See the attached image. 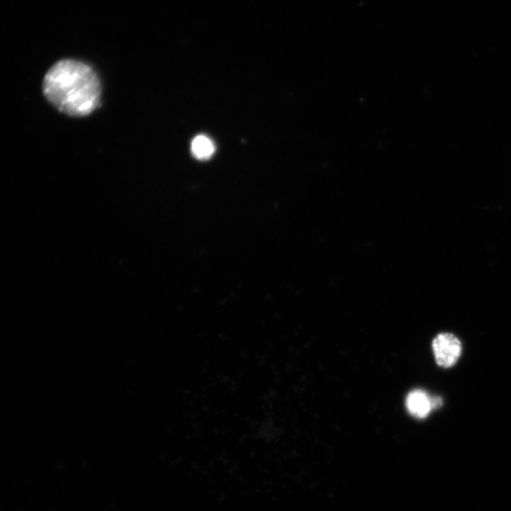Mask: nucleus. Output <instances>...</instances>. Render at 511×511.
<instances>
[{"mask_svg": "<svg viewBox=\"0 0 511 511\" xmlns=\"http://www.w3.org/2000/svg\"><path fill=\"white\" fill-rule=\"evenodd\" d=\"M43 93L60 112L84 117L99 107L101 87L89 65L67 59L49 68L43 81Z\"/></svg>", "mask_w": 511, "mask_h": 511, "instance_id": "nucleus-1", "label": "nucleus"}, {"mask_svg": "<svg viewBox=\"0 0 511 511\" xmlns=\"http://www.w3.org/2000/svg\"><path fill=\"white\" fill-rule=\"evenodd\" d=\"M433 351L437 363L443 368L453 367L462 355L460 341L451 333L437 335L433 342Z\"/></svg>", "mask_w": 511, "mask_h": 511, "instance_id": "nucleus-2", "label": "nucleus"}, {"mask_svg": "<svg viewBox=\"0 0 511 511\" xmlns=\"http://www.w3.org/2000/svg\"><path fill=\"white\" fill-rule=\"evenodd\" d=\"M408 411L419 419H424L431 411V399L422 390H414L408 394L406 399Z\"/></svg>", "mask_w": 511, "mask_h": 511, "instance_id": "nucleus-3", "label": "nucleus"}, {"mask_svg": "<svg viewBox=\"0 0 511 511\" xmlns=\"http://www.w3.org/2000/svg\"><path fill=\"white\" fill-rule=\"evenodd\" d=\"M215 145L208 136L200 134L192 143V152L198 160H208L215 152Z\"/></svg>", "mask_w": 511, "mask_h": 511, "instance_id": "nucleus-4", "label": "nucleus"}]
</instances>
